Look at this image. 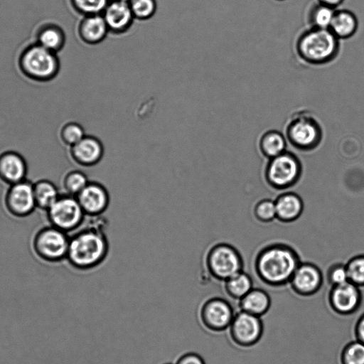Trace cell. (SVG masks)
I'll return each instance as SVG.
<instances>
[{
	"instance_id": "1",
	"label": "cell",
	"mask_w": 364,
	"mask_h": 364,
	"mask_svg": "<svg viewBox=\"0 0 364 364\" xmlns=\"http://www.w3.org/2000/svg\"><path fill=\"white\" fill-rule=\"evenodd\" d=\"M109 252V242L102 224L95 222L72 236L66 259L73 268L86 271L100 266Z\"/></svg>"
},
{
	"instance_id": "2",
	"label": "cell",
	"mask_w": 364,
	"mask_h": 364,
	"mask_svg": "<svg viewBox=\"0 0 364 364\" xmlns=\"http://www.w3.org/2000/svg\"><path fill=\"white\" fill-rule=\"evenodd\" d=\"M300 263V257L293 247L277 242L259 251L255 261V269L264 284L277 287L289 284Z\"/></svg>"
},
{
	"instance_id": "3",
	"label": "cell",
	"mask_w": 364,
	"mask_h": 364,
	"mask_svg": "<svg viewBox=\"0 0 364 364\" xmlns=\"http://www.w3.org/2000/svg\"><path fill=\"white\" fill-rule=\"evenodd\" d=\"M299 58L311 65L332 61L339 50V39L329 28L311 27L300 34L296 43Z\"/></svg>"
},
{
	"instance_id": "4",
	"label": "cell",
	"mask_w": 364,
	"mask_h": 364,
	"mask_svg": "<svg viewBox=\"0 0 364 364\" xmlns=\"http://www.w3.org/2000/svg\"><path fill=\"white\" fill-rule=\"evenodd\" d=\"M21 73L31 80L46 82L57 77L60 70L58 53L52 52L36 42L26 46L18 58Z\"/></svg>"
},
{
	"instance_id": "5",
	"label": "cell",
	"mask_w": 364,
	"mask_h": 364,
	"mask_svg": "<svg viewBox=\"0 0 364 364\" xmlns=\"http://www.w3.org/2000/svg\"><path fill=\"white\" fill-rule=\"evenodd\" d=\"M204 265L213 278L224 282L242 271L244 264L241 254L235 247L218 242L208 249Z\"/></svg>"
},
{
	"instance_id": "6",
	"label": "cell",
	"mask_w": 364,
	"mask_h": 364,
	"mask_svg": "<svg viewBox=\"0 0 364 364\" xmlns=\"http://www.w3.org/2000/svg\"><path fill=\"white\" fill-rule=\"evenodd\" d=\"M322 136L320 123L306 111L295 113L286 129L287 140L301 151H311L316 148L321 141Z\"/></svg>"
},
{
	"instance_id": "7",
	"label": "cell",
	"mask_w": 364,
	"mask_h": 364,
	"mask_svg": "<svg viewBox=\"0 0 364 364\" xmlns=\"http://www.w3.org/2000/svg\"><path fill=\"white\" fill-rule=\"evenodd\" d=\"M70 236L67 232L50 225L39 229L35 234L33 250L42 260L56 263L66 259Z\"/></svg>"
},
{
	"instance_id": "8",
	"label": "cell",
	"mask_w": 364,
	"mask_h": 364,
	"mask_svg": "<svg viewBox=\"0 0 364 364\" xmlns=\"http://www.w3.org/2000/svg\"><path fill=\"white\" fill-rule=\"evenodd\" d=\"M301 172L302 166L298 157L294 154L285 151L269 160L264 176L272 188L285 190L298 182Z\"/></svg>"
},
{
	"instance_id": "9",
	"label": "cell",
	"mask_w": 364,
	"mask_h": 364,
	"mask_svg": "<svg viewBox=\"0 0 364 364\" xmlns=\"http://www.w3.org/2000/svg\"><path fill=\"white\" fill-rule=\"evenodd\" d=\"M50 224L67 233L77 230L85 217L75 196L63 194L46 210Z\"/></svg>"
},
{
	"instance_id": "10",
	"label": "cell",
	"mask_w": 364,
	"mask_h": 364,
	"mask_svg": "<svg viewBox=\"0 0 364 364\" xmlns=\"http://www.w3.org/2000/svg\"><path fill=\"white\" fill-rule=\"evenodd\" d=\"M232 341L241 347H250L256 344L263 333L261 317L240 310L235 314L229 326Z\"/></svg>"
},
{
	"instance_id": "11",
	"label": "cell",
	"mask_w": 364,
	"mask_h": 364,
	"mask_svg": "<svg viewBox=\"0 0 364 364\" xmlns=\"http://www.w3.org/2000/svg\"><path fill=\"white\" fill-rule=\"evenodd\" d=\"M33 183L25 179L9 185L6 191L4 203L7 212L16 218H25L37 208L34 195Z\"/></svg>"
},
{
	"instance_id": "12",
	"label": "cell",
	"mask_w": 364,
	"mask_h": 364,
	"mask_svg": "<svg viewBox=\"0 0 364 364\" xmlns=\"http://www.w3.org/2000/svg\"><path fill=\"white\" fill-rule=\"evenodd\" d=\"M328 299L329 306L335 313L347 316L359 309L362 294L359 287L348 281L331 287Z\"/></svg>"
},
{
	"instance_id": "13",
	"label": "cell",
	"mask_w": 364,
	"mask_h": 364,
	"mask_svg": "<svg viewBox=\"0 0 364 364\" xmlns=\"http://www.w3.org/2000/svg\"><path fill=\"white\" fill-rule=\"evenodd\" d=\"M235 314L228 301L215 297L204 303L200 310V318L208 329L222 331L229 328Z\"/></svg>"
},
{
	"instance_id": "14",
	"label": "cell",
	"mask_w": 364,
	"mask_h": 364,
	"mask_svg": "<svg viewBox=\"0 0 364 364\" xmlns=\"http://www.w3.org/2000/svg\"><path fill=\"white\" fill-rule=\"evenodd\" d=\"M75 197L85 215L91 218L102 215L110 202L107 188L97 181H90Z\"/></svg>"
},
{
	"instance_id": "15",
	"label": "cell",
	"mask_w": 364,
	"mask_h": 364,
	"mask_svg": "<svg viewBox=\"0 0 364 364\" xmlns=\"http://www.w3.org/2000/svg\"><path fill=\"white\" fill-rule=\"evenodd\" d=\"M323 282V274L318 267L311 262H301L289 284L295 294L309 296L318 291Z\"/></svg>"
},
{
	"instance_id": "16",
	"label": "cell",
	"mask_w": 364,
	"mask_h": 364,
	"mask_svg": "<svg viewBox=\"0 0 364 364\" xmlns=\"http://www.w3.org/2000/svg\"><path fill=\"white\" fill-rule=\"evenodd\" d=\"M69 153L76 164L82 167H92L101 161L105 148L100 139L92 135H85L70 147Z\"/></svg>"
},
{
	"instance_id": "17",
	"label": "cell",
	"mask_w": 364,
	"mask_h": 364,
	"mask_svg": "<svg viewBox=\"0 0 364 364\" xmlns=\"http://www.w3.org/2000/svg\"><path fill=\"white\" fill-rule=\"evenodd\" d=\"M102 15L109 32L115 35L127 32L135 20L129 4L119 0L109 1Z\"/></svg>"
},
{
	"instance_id": "18",
	"label": "cell",
	"mask_w": 364,
	"mask_h": 364,
	"mask_svg": "<svg viewBox=\"0 0 364 364\" xmlns=\"http://www.w3.org/2000/svg\"><path fill=\"white\" fill-rule=\"evenodd\" d=\"M28 165L18 151L7 150L0 154V181L11 185L26 179Z\"/></svg>"
},
{
	"instance_id": "19",
	"label": "cell",
	"mask_w": 364,
	"mask_h": 364,
	"mask_svg": "<svg viewBox=\"0 0 364 364\" xmlns=\"http://www.w3.org/2000/svg\"><path fill=\"white\" fill-rule=\"evenodd\" d=\"M109 30L102 14L84 16L80 20L77 33L85 44L97 45L107 37Z\"/></svg>"
},
{
	"instance_id": "20",
	"label": "cell",
	"mask_w": 364,
	"mask_h": 364,
	"mask_svg": "<svg viewBox=\"0 0 364 364\" xmlns=\"http://www.w3.org/2000/svg\"><path fill=\"white\" fill-rule=\"evenodd\" d=\"M35 42L43 48L58 53L65 46L66 35L63 28L55 23L41 25L35 33Z\"/></svg>"
},
{
	"instance_id": "21",
	"label": "cell",
	"mask_w": 364,
	"mask_h": 364,
	"mask_svg": "<svg viewBox=\"0 0 364 364\" xmlns=\"http://www.w3.org/2000/svg\"><path fill=\"white\" fill-rule=\"evenodd\" d=\"M277 219L282 223H291L297 220L304 210L301 198L293 192L280 194L274 200Z\"/></svg>"
},
{
	"instance_id": "22",
	"label": "cell",
	"mask_w": 364,
	"mask_h": 364,
	"mask_svg": "<svg viewBox=\"0 0 364 364\" xmlns=\"http://www.w3.org/2000/svg\"><path fill=\"white\" fill-rule=\"evenodd\" d=\"M240 310L262 317L269 309L271 299L264 289L252 288L239 301Z\"/></svg>"
},
{
	"instance_id": "23",
	"label": "cell",
	"mask_w": 364,
	"mask_h": 364,
	"mask_svg": "<svg viewBox=\"0 0 364 364\" xmlns=\"http://www.w3.org/2000/svg\"><path fill=\"white\" fill-rule=\"evenodd\" d=\"M358 21L356 16L347 9L335 11L329 30L338 38H349L357 31Z\"/></svg>"
},
{
	"instance_id": "24",
	"label": "cell",
	"mask_w": 364,
	"mask_h": 364,
	"mask_svg": "<svg viewBox=\"0 0 364 364\" xmlns=\"http://www.w3.org/2000/svg\"><path fill=\"white\" fill-rule=\"evenodd\" d=\"M37 208L47 210L60 195L55 184L48 179H40L33 184Z\"/></svg>"
},
{
	"instance_id": "25",
	"label": "cell",
	"mask_w": 364,
	"mask_h": 364,
	"mask_svg": "<svg viewBox=\"0 0 364 364\" xmlns=\"http://www.w3.org/2000/svg\"><path fill=\"white\" fill-rule=\"evenodd\" d=\"M286 147L285 136L277 130L266 132L259 140V149L262 154L269 159L284 152Z\"/></svg>"
},
{
	"instance_id": "26",
	"label": "cell",
	"mask_w": 364,
	"mask_h": 364,
	"mask_svg": "<svg viewBox=\"0 0 364 364\" xmlns=\"http://www.w3.org/2000/svg\"><path fill=\"white\" fill-rule=\"evenodd\" d=\"M225 290L232 299L240 300L252 288L251 277L243 270L224 281Z\"/></svg>"
},
{
	"instance_id": "27",
	"label": "cell",
	"mask_w": 364,
	"mask_h": 364,
	"mask_svg": "<svg viewBox=\"0 0 364 364\" xmlns=\"http://www.w3.org/2000/svg\"><path fill=\"white\" fill-rule=\"evenodd\" d=\"M335 11V9L320 3L314 6L309 15L311 27L329 28Z\"/></svg>"
},
{
	"instance_id": "28",
	"label": "cell",
	"mask_w": 364,
	"mask_h": 364,
	"mask_svg": "<svg viewBox=\"0 0 364 364\" xmlns=\"http://www.w3.org/2000/svg\"><path fill=\"white\" fill-rule=\"evenodd\" d=\"M87 175L80 170H71L67 172L63 179V186L65 193L76 196L89 183Z\"/></svg>"
},
{
	"instance_id": "29",
	"label": "cell",
	"mask_w": 364,
	"mask_h": 364,
	"mask_svg": "<svg viewBox=\"0 0 364 364\" xmlns=\"http://www.w3.org/2000/svg\"><path fill=\"white\" fill-rule=\"evenodd\" d=\"M341 364H364V344L357 340L348 343L340 355Z\"/></svg>"
},
{
	"instance_id": "30",
	"label": "cell",
	"mask_w": 364,
	"mask_h": 364,
	"mask_svg": "<svg viewBox=\"0 0 364 364\" xmlns=\"http://www.w3.org/2000/svg\"><path fill=\"white\" fill-rule=\"evenodd\" d=\"M109 0H70L73 9L84 16L102 14Z\"/></svg>"
},
{
	"instance_id": "31",
	"label": "cell",
	"mask_w": 364,
	"mask_h": 364,
	"mask_svg": "<svg viewBox=\"0 0 364 364\" xmlns=\"http://www.w3.org/2000/svg\"><path fill=\"white\" fill-rule=\"evenodd\" d=\"M82 126L76 122L65 123L60 128L59 136L62 142L70 147L85 136Z\"/></svg>"
},
{
	"instance_id": "32",
	"label": "cell",
	"mask_w": 364,
	"mask_h": 364,
	"mask_svg": "<svg viewBox=\"0 0 364 364\" xmlns=\"http://www.w3.org/2000/svg\"><path fill=\"white\" fill-rule=\"evenodd\" d=\"M348 280L358 287H364V255H356L346 264Z\"/></svg>"
},
{
	"instance_id": "33",
	"label": "cell",
	"mask_w": 364,
	"mask_h": 364,
	"mask_svg": "<svg viewBox=\"0 0 364 364\" xmlns=\"http://www.w3.org/2000/svg\"><path fill=\"white\" fill-rule=\"evenodd\" d=\"M129 4L134 18L139 21L150 19L156 11L155 0H132Z\"/></svg>"
},
{
	"instance_id": "34",
	"label": "cell",
	"mask_w": 364,
	"mask_h": 364,
	"mask_svg": "<svg viewBox=\"0 0 364 364\" xmlns=\"http://www.w3.org/2000/svg\"><path fill=\"white\" fill-rule=\"evenodd\" d=\"M254 214L262 223H269L277 219L274 200L268 198L259 200L254 208Z\"/></svg>"
},
{
	"instance_id": "35",
	"label": "cell",
	"mask_w": 364,
	"mask_h": 364,
	"mask_svg": "<svg viewBox=\"0 0 364 364\" xmlns=\"http://www.w3.org/2000/svg\"><path fill=\"white\" fill-rule=\"evenodd\" d=\"M326 278L331 287L349 281L346 264L341 263L332 264L327 271Z\"/></svg>"
},
{
	"instance_id": "36",
	"label": "cell",
	"mask_w": 364,
	"mask_h": 364,
	"mask_svg": "<svg viewBox=\"0 0 364 364\" xmlns=\"http://www.w3.org/2000/svg\"><path fill=\"white\" fill-rule=\"evenodd\" d=\"M176 364H205V363L198 355L191 353L182 355Z\"/></svg>"
},
{
	"instance_id": "37",
	"label": "cell",
	"mask_w": 364,
	"mask_h": 364,
	"mask_svg": "<svg viewBox=\"0 0 364 364\" xmlns=\"http://www.w3.org/2000/svg\"><path fill=\"white\" fill-rule=\"evenodd\" d=\"M355 340L364 344V313L357 320L354 327Z\"/></svg>"
},
{
	"instance_id": "38",
	"label": "cell",
	"mask_w": 364,
	"mask_h": 364,
	"mask_svg": "<svg viewBox=\"0 0 364 364\" xmlns=\"http://www.w3.org/2000/svg\"><path fill=\"white\" fill-rule=\"evenodd\" d=\"M318 3H320V4L328 6L333 9H336L337 6H338L340 4H341L344 0H318Z\"/></svg>"
},
{
	"instance_id": "39",
	"label": "cell",
	"mask_w": 364,
	"mask_h": 364,
	"mask_svg": "<svg viewBox=\"0 0 364 364\" xmlns=\"http://www.w3.org/2000/svg\"><path fill=\"white\" fill-rule=\"evenodd\" d=\"M124 2L130 3L132 0H119Z\"/></svg>"
},
{
	"instance_id": "40",
	"label": "cell",
	"mask_w": 364,
	"mask_h": 364,
	"mask_svg": "<svg viewBox=\"0 0 364 364\" xmlns=\"http://www.w3.org/2000/svg\"><path fill=\"white\" fill-rule=\"evenodd\" d=\"M277 1H283V0H277Z\"/></svg>"
}]
</instances>
